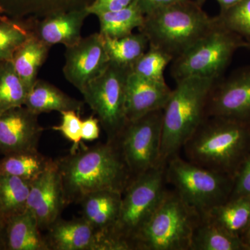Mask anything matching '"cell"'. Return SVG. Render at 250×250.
I'll use <instances>...</instances> for the list:
<instances>
[{"instance_id":"5b68a950","label":"cell","mask_w":250,"mask_h":250,"mask_svg":"<svg viewBox=\"0 0 250 250\" xmlns=\"http://www.w3.org/2000/svg\"><path fill=\"white\" fill-rule=\"evenodd\" d=\"M201 215L174 190L165 194L154 213L134 237L131 250H190Z\"/></svg>"},{"instance_id":"7a4b0ae2","label":"cell","mask_w":250,"mask_h":250,"mask_svg":"<svg viewBox=\"0 0 250 250\" xmlns=\"http://www.w3.org/2000/svg\"><path fill=\"white\" fill-rule=\"evenodd\" d=\"M250 150V123L206 117L182 151L193 164L233 177Z\"/></svg>"},{"instance_id":"e575fe53","label":"cell","mask_w":250,"mask_h":250,"mask_svg":"<svg viewBox=\"0 0 250 250\" xmlns=\"http://www.w3.org/2000/svg\"><path fill=\"white\" fill-rule=\"evenodd\" d=\"M135 0H93L86 7L90 15H98L104 13L118 11L127 7Z\"/></svg>"},{"instance_id":"f6af8a7d","label":"cell","mask_w":250,"mask_h":250,"mask_svg":"<svg viewBox=\"0 0 250 250\" xmlns=\"http://www.w3.org/2000/svg\"><path fill=\"white\" fill-rule=\"evenodd\" d=\"M247 48L250 49V45H248V47H247Z\"/></svg>"},{"instance_id":"9c48e42d","label":"cell","mask_w":250,"mask_h":250,"mask_svg":"<svg viewBox=\"0 0 250 250\" xmlns=\"http://www.w3.org/2000/svg\"><path fill=\"white\" fill-rule=\"evenodd\" d=\"M132 69L110 62L105 71L82 91L109 141L117 140L128 123L126 83Z\"/></svg>"},{"instance_id":"d590c367","label":"cell","mask_w":250,"mask_h":250,"mask_svg":"<svg viewBox=\"0 0 250 250\" xmlns=\"http://www.w3.org/2000/svg\"><path fill=\"white\" fill-rule=\"evenodd\" d=\"M100 123L97 117L92 115L82 121V140L93 141L99 139L100 134Z\"/></svg>"},{"instance_id":"3957f363","label":"cell","mask_w":250,"mask_h":250,"mask_svg":"<svg viewBox=\"0 0 250 250\" xmlns=\"http://www.w3.org/2000/svg\"><path fill=\"white\" fill-rule=\"evenodd\" d=\"M216 81L203 77H187L176 82L164 109L160 164L166 165L179 155L207 117V104Z\"/></svg>"},{"instance_id":"60d3db41","label":"cell","mask_w":250,"mask_h":250,"mask_svg":"<svg viewBox=\"0 0 250 250\" xmlns=\"http://www.w3.org/2000/svg\"><path fill=\"white\" fill-rule=\"evenodd\" d=\"M245 245V250H250V238L243 241Z\"/></svg>"},{"instance_id":"44dd1931","label":"cell","mask_w":250,"mask_h":250,"mask_svg":"<svg viewBox=\"0 0 250 250\" xmlns=\"http://www.w3.org/2000/svg\"><path fill=\"white\" fill-rule=\"evenodd\" d=\"M93 0H0L5 16L15 19L43 18L57 13L85 8Z\"/></svg>"},{"instance_id":"8d00e7d4","label":"cell","mask_w":250,"mask_h":250,"mask_svg":"<svg viewBox=\"0 0 250 250\" xmlns=\"http://www.w3.org/2000/svg\"><path fill=\"white\" fill-rule=\"evenodd\" d=\"M145 16L166 6L186 0H136Z\"/></svg>"},{"instance_id":"52a82bcc","label":"cell","mask_w":250,"mask_h":250,"mask_svg":"<svg viewBox=\"0 0 250 250\" xmlns=\"http://www.w3.org/2000/svg\"><path fill=\"white\" fill-rule=\"evenodd\" d=\"M167 183L187 205L200 215L228 201L233 188V177L209 170L177 155L166 165Z\"/></svg>"},{"instance_id":"d6a6232c","label":"cell","mask_w":250,"mask_h":250,"mask_svg":"<svg viewBox=\"0 0 250 250\" xmlns=\"http://www.w3.org/2000/svg\"><path fill=\"white\" fill-rule=\"evenodd\" d=\"M62 123L52 127L54 131H59L64 138L72 143L70 153L77 152L82 145V120L80 113L76 111L61 112Z\"/></svg>"},{"instance_id":"ee69618b","label":"cell","mask_w":250,"mask_h":250,"mask_svg":"<svg viewBox=\"0 0 250 250\" xmlns=\"http://www.w3.org/2000/svg\"><path fill=\"white\" fill-rule=\"evenodd\" d=\"M3 62H0V67H1V64H2Z\"/></svg>"},{"instance_id":"30bf717a","label":"cell","mask_w":250,"mask_h":250,"mask_svg":"<svg viewBox=\"0 0 250 250\" xmlns=\"http://www.w3.org/2000/svg\"><path fill=\"white\" fill-rule=\"evenodd\" d=\"M164 109L128 121L117 139L132 177L160 166Z\"/></svg>"},{"instance_id":"ab89813d","label":"cell","mask_w":250,"mask_h":250,"mask_svg":"<svg viewBox=\"0 0 250 250\" xmlns=\"http://www.w3.org/2000/svg\"><path fill=\"white\" fill-rule=\"evenodd\" d=\"M250 225L248 229L247 230L246 233H245L244 236H243L242 239L243 241H246V240L250 239Z\"/></svg>"},{"instance_id":"d4e9b609","label":"cell","mask_w":250,"mask_h":250,"mask_svg":"<svg viewBox=\"0 0 250 250\" xmlns=\"http://www.w3.org/2000/svg\"><path fill=\"white\" fill-rule=\"evenodd\" d=\"M31 184L19 177L0 174V223L3 227L10 218L27 210Z\"/></svg>"},{"instance_id":"4dcf8cb0","label":"cell","mask_w":250,"mask_h":250,"mask_svg":"<svg viewBox=\"0 0 250 250\" xmlns=\"http://www.w3.org/2000/svg\"><path fill=\"white\" fill-rule=\"evenodd\" d=\"M173 57L161 49L149 45V49L136 62L132 72L147 80L166 82L164 71Z\"/></svg>"},{"instance_id":"83f0119b","label":"cell","mask_w":250,"mask_h":250,"mask_svg":"<svg viewBox=\"0 0 250 250\" xmlns=\"http://www.w3.org/2000/svg\"><path fill=\"white\" fill-rule=\"evenodd\" d=\"M104 39L110 62L131 69L149 47L147 38L140 31L120 39Z\"/></svg>"},{"instance_id":"4fadbf2b","label":"cell","mask_w":250,"mask_h":250,"mask_svg":"<svg viewBox=\"0 0 250 250\" xmlns=\"http://www.w3.org/2000/svg\"><path fill=\"white\" fill-rule=\"evenodd\" d=\"M44 128L39 116L26 106L11 108L0 114V155L37 152Z\"/></svg>"},{"instance_id":"9a60e30c","label":"cell","mask_w":250,"mask_h":250,"mask_svg":"<svg viewBox=\"0 0 250 250\" xmlns=\"http://www.w3.org/2000/svg\"><path fill=\"white\" fill-rule=\"evenodd\" d=\"M86 7L57 13L43 18H30L33 35L50 46L70 47L82 39V29L89 16Z\"/></svg>"},{"instance_id":"2e32d148","label":"cell","mask_w":250,"mask_h":250,"mask_svg":"<svg viewBox=\"0 0 250 250\" xmlns=\"http://www.w3.org/2000/svg\"><path fill=\"white\" fill-rule=\"evenodd\" d=\"M122 197L123 193L116 190H98L85 195L79 203L82 218L98 235L103 250H109L108 238L119 215Z\"/></svg>"},{"instance_id":"f1b7e54d","label":"cell","mask_w":250,"mask_h":250,"mask_svg":"<svg viewBox=\"0 0 250 250\" xmlns=\"http://www.w3.org/2000/svg\"><path fill=\"white\" fill-rule=\"evenodd\" d=\"M32 35L29 19L0 20V62H11L15 52Z\"/></svg>"},{"instance_id":"8992f818","label":"cell","mask_w":250,"mask_h":250,"mask_svg":"<svg viewBox=\"0 0 250 250\" xmlns=\"http://www.w3.org/2000/svg\"><path fill=\"white\" fill-rule=\"evenodd\" d=\"M166 184V165L131 179L123 192L119 215L108 236L109 250H131L134 237L162 200Z\"/></svg>"},{"instance_id":"d6986e66","label":"cell","mask_w":250,"mask_h":250,"mask_svg":"<svg viewBox=\"0 0 250 250\" xmlns=\"http://www.w3.org/2000/svg\"><path fill=\"white\" fill-rule=\"evenodd\" d=\"M4 237L6 250H49L35 217L27 209L6 222Z\"/></svg>"},{"instance_id":"bcb514c9","label":"cell","mask_w":250,"mask_h":250,"mask_svg":"<svg viewBox=\"0 0 250 250\" xmlns=\"http://www.w3.org/2000/svg\"><path fill=\"white\" fill-rule=\"evenodd\" d=\"M0 224H1V223H0Z\"/></svg>"},{"instance_id":"7bdbcfd3","label":"cell","mask_w":250,"mask_h":250,"mask_svg":"<svg viewBox=\"0 0 250 250\" xmlns=\"http://www.w3.org/2000/svg\"><path fill=\"white\" fill-rule=\"evenodd\" d=\"M5 16H5L4 13H3L2 10L0 9V20L2 19V18H4Z\"/></svg>"},{"instance_id":"4316f807","label":"cell","mask_w":250,"mask_h":250,"mask_svg":"<svg viewBox=\"0 0 250 250\" xmlns=\"http://www.w3.org/2000/svg\"><path fill=\"white\" fill-rule=\"evenodd\" d=\"M97 17L100 22V34L111 39L130 35L134 29H140L145 21V15L136 0L127 7L104 13Z\"/></svg>"},{"instance_id":"484cf974","label":"cell","mask_w":250,"mask_h":250,"mask_svg":"<svg viewBox=\"0 0 250 250\" xmlns=\"http://www.w3.org/2000/svg\"><path fill=\"white\" fill-rule=\"evenodd\" d=\"M55 159L37 152L15 153L0 160V174L14 176L32 182L52 167Z\"/></svg>"},{"instance_id":"277c9868","label":"cell","mask_w":250,"mask_h":250,"mask_svg":"<svg viewBox=\"0 0 250 250\" xmlns=\"http://www.w3.org/2000/svg\"><path fill=\"white\" fill-rule=\"evenodd\" d=\"M196 1L186 0L166 6L145 16L140 28L149 45L161 49L173 57L184 53L215 25Z\"/></svg>"},{"instance_id":"8fae6325","label":"cell","mask_w":250,"mask_h":250,"mask_svg":"<svg viewBox=\"0 0 250 250\" xmlns=\"http://www.w3.org/2000/svg\"><path fill=\"white\" fill-rule=\"evenodd\" d=\"M64 77L81 93L92 81L101 75L110 62L104 36L94 33L75 45L65 47Z\"/></svg>"},{"instance_id":"b9f144b4","label":"cell","mask_w":250,"mask_h":250,"mask_svg":"<svg viewBox=\"0 0 250 250\" xmlns=\"http://www.w3.org/2000/svg\"><path fill=\"white\" fill-rule=\"evenodd\" d=\"M206 0H196V2L197 4L200 5V6H202V5L205 2Z\"/></svg>"},{"instance_id":"ac0fdd59","label":"cell","mask_w":250,"mask_h":250,"mask_svg":"<svg viewBox=\"0 0 250 250\" xmlns=\"http://www.w3.org/2000/svg\"><path fill=\"white\" fill-rule=\"evenodd\" d=\"M47 231L49 250H103L98 235L82 217L69 220L60 218Z\"/></svg>"},{"instance_id":"7c38bea8","label":"cell","mask_w":250,"mask_h":250,"mask_svg":"<svg viewBox=\"0 0 250 250\" xmlns=\"http://www.w3.org/2000/svg\"><path fill=\"white\" fill-rule=\"evenodd\" d=\"M206 114L250 123V67L215 82L208 95Z\"/></svg>"},{"instance_id":"603a6c76","label":"cell","mask_w":250,"mask_h":250,"mask_svg":"<svg viewBox=\"0 0 250 250\" xmlns=\"http://www.w3.org/2000/svg\"><path fill=\"white\" fill-rule=\"evenodd\" d=\"M50 47L32 34L15 52L11 62L29 92L38 80L39 70L45 63Z\"/></svg>"},{"instance_id":"5bb4252c","label":"cell","mask_w":250,"mask_h":250,"mask_svg":"<svg viewBox=\"0 0 250 250\" xmlns=\"http://www.w3.org/2000/svg\"><path fill=\"white\" fill-rule=\"evenodd\" d=\"M67 207L57 162L31 182L27 209L35 217L41 231L47 230Z\"/></svg>"},{"instance_id":"836d02e7","label":"cell","mask_w":250,"mask_h":250,"mask_svg":"<svg viewBox=\"0 0 250 250\" xmlns=\"http://www.w3.org/2000/svg\"><path fill=\"white\" fill-rule=\"evenodd\" d=\"M232 191L229 199L250 197V150L233 176Z\"/></svg>"},{"instance_id":"7402d4cb","label":"cell","mask_w":250,"mask_h":250,"mask_svg":"<svg viewBox=\"0 0 250 250\" xmlns=\"http://www.w3.org/2000/svg\"><path fill=\"white\" fill-rule=\"evenodd\" d=\"M201 216L242 238L250 225V197L229 199Z\"/></svg>"},{"instance_id":"6da1fadb","label":"cell","mask_w":250,"mask_h":250,"mask_svg":"<svg viewBox=\"0 0 250 250\" xmlns=\"http://www.w3.org/2000/svg\"><path fill=\"white\" fill-rule=\"evenodd\" d=\"M55 160L67 207L98 190L123 193L133 178L118 140H106Z\"/></svg>"},{"instance_id":"1f68e13d","label":"cell","mask_w":250,"mask_h":250,"mask_svg":"<svg viewBox=\"0 0 250 250\" xmlns=\"http://www.w3.org/2000/svg\"><path fill=\"white\" fill-rule=\"evenodd\" d=\"M220 24L241 37L250 45V0H241L233 7L220 11L217 16Z\"/></svg>"},{"instance_id":"f546056e","label":"cell","mask_w":250,"mask_h":250,"mask_svg":"<svg viewBox=\"0 0 250 250\" xmlns=\"http://www.w3.org/2000/svg\"><path fill=\"white\" fill-rule=\"evenodd\" d=\"M28 93L11 62L0 67V114L11 108L24 106Z\"/></svg>"},{"instance_id":"ba28073f","label":"cell","mask_w":250,"mask_h":250,"mask_svg":"<svg viewBox=\"0 0 250 250\" xmlns=\"http://www.w3.org/2000/svg\"><path fill=\"white\" fill-rule=\"evenodd\" d=\"M241 47H246V42L216 18L215 25L205 36L173 59L171 76L175 82L187 77L220 80L233 54Z\"/></svg>"},{"instance_id":"e0dca14e","label":"cell","mask_w":250,"mask_h":250,"mask_svg":"<svg viewBox=\"0 0 250 250\" xmlns=\"http://www.w3.org/2000/svg\"><path fill=\"white\" fill-rule=\"evenodd\" d=\"M172 91L166 82L147 80L131 71L126 83L128 121H135L150 112L164 109Z\"/></svg>"},{"instance_id":"f35d334b","label":"cell","mask_w":250,"mask_h":250,"mask_svg":"<svg viewBox=\"0 0 250 250\" xmlns=\"http://www.w3.org/2000/svg\"><path fill=\"white\" fill-rule=\"evenodd\" d=\"M5 250L4 227L0 224V250Z\"/></svg>"},{"instance_id":"74e56055","label":"cell","mask_w":250,"mask_h":250,"mask_svg":"<svg viewBox=\"0 0 250 250\" xmlns=\"http://www.w3.org/2000/svg\"><path fill=\"white\" fill-rule=\"evenodd\" d=\"M220 6V11H225L233 7V6L239 3L241 0H216Z\"/></svg>"},{"instance_id":"ffe728a7","label":"cell","mask_w":250,"mask_h":250,"mask_svg":"<svg viewBox=\"0 0 250 250\" xmlns=\"http://www.w3.org/2000/svg\"><path fill=\"white\" fill-rule=\"evenodd\" d=\"M24 106L35 114L58 111H76L82 113L84 102L72 98L56 85L38 79L28 93Z\"/></svg>"},{"instance_id":"cb8c5ba5","label":"cell","mask_w":250,"mask_h":250,"mask_svg":"<svg viewBox=\"0 0 250 250\" xmlns=\"http://www.w3.org/2000/svg\"><path fill=\"white\" fill-rule=\"evenodd\" d=\"M190 250H245L243 239L201 216L193 231Z\"/></svg>"}]
</instances>
